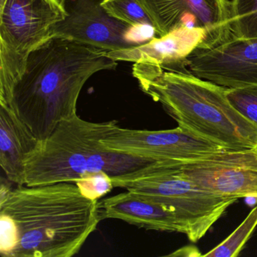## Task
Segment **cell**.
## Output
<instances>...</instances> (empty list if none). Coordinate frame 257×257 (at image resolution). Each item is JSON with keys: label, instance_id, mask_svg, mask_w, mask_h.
Segmentation results:
<instances>
[{"label": "cell", "instance_id": "9", "mask_svg": "<svg viewBox=\"0 0 257 257\" xmlns=\"http://www.w3.org/2000/svg\"><path fill=\"white\" fill-rule=\"evenodd\" d=\"M59 1L66 16L52 27L51 37L67 39L107 52L143 44L129 37L135 28L107 13L103 7L104 0Z\"/></svg>", "mask_w": 257, "mask_h": 257}, {"label": "cell", "instance_id": "11", "mask_svg": "<svg viewBox=\"0 0 257 257\" xmlns=\"http://www.w3.org/2000/svg\"><path fill=\"white\" fill-rule=\"evenodd\" d=\"M192 74L228 88H257V38H231L198 50L188 60Z\"/></svg>", "mask_w": 257, "mask_h": 257}, {"label": "cell", "instance_id": "3", "mask_svg": "<svg viewBox=\"0 0 257 257\" xmlns=\"http://www.w3.org/2000/svg\"><path fill=\"white\" fill-rule=\"evenodd\" d=\"M117 124L91 122L78 115L60 122L27 159L25 186L76 182L103 172L111 177L114 187H121L160 171L165 161L118 153L103 146L102 140Z\"/></svg>", "mask_w": 257, "mask_h": 257}, {"label": "cell", "instance_id": "10", "mask_svg": "<svg viewBox=\"0 0 257 257\" xmlns=\"http://www.w3.org/2000/svg\"><path fill=\"white\" fill-rule=\"evenodd\" d=\"M150 16L156 37L180 27L202 28L212 47L231 38V3L228 0H140ZM211 47V48H212Z\"/></svg>", "mask_w": 257, "mask_h": 257}, {"label": "cell", "instance_id": "2", "mask_svg": "<svg viewBox=\"0 0 257 257\" xmlns=\"http://www.w3.org/2000/svg\"><path fill=\"white\" fill-rule=\"evenodd\" d=\"M107 52L61 37L33 51L12 91L9 106L40 140L76 113L78 99L95 73L116 68Z\"/></svg>", "mask_w": 257, "mask_h": 257}, {"label": "cell", "instance_id": "13", "mask_svg": "<svg viewBox=\"0 0 257 257\" xmlns=\"http://www.w3.org/2000/svg\"><path fill=\"white\" fill-rule=\"evenodd\" d=\"M100 207L103 219H120L145 229L185 234L174 210L132 191L105 198Z\"/></svg>", "mask_w": 257, "mask_h": 257}, {"label": "cell", "instance_id": "16", "mask_svg": "<svg viewBox=\"0 0 257 257\" xmlns=\"http://www.w3.org/2000/svg\"><path fill=\"white\" fill-rule=\"evenodd\" d=\"M257 225V207H254L242 223L216 247L202 256L236 257L252 235Z\"/></svg>", "mask_w": 257, "mask_h": 257}, {"label": "cell", "instance_id": "4", "mask_svg": "<svg viewBox=\"0 0 257 257\" xmlns=\"http://www.w3.org/2000/svg\"><path fill=\"white\" fill-rule=\"evenodd\" d=\"M132 74L141 90L163 106L180 127L231 151L254 150L257 129L227 98V88L190 72L135 63Z\"/></svg>", "mask_w": 257, "mask_h": 257}, {"label": "cell", "instance_id": "8", "mask_svg": "<svg viewBox=\"0 0 257 257\" xmlns=\"http://www.w3.org/2000/svg\"><path fill=\"white\" fill-rule=\"evenodd\" d=\"M179 172L205 190L225 197L257 199L255 150L225 151L204 159L174 162Z\"/></svg>", "mask_w": 257, "mask_h": 257}, {"label": "cell", "instance_id": "14", "mask_svg": "<svg viewBox=\"0 0 257 257\" xmlns=\"http://www.w3.org/2000/svg\"><path fill=\"white\" fill-rule=\"evenodd\" d=\"M40 144L10 106L0 105V166L9 180L25 185V163Z\"/></svg>", "mask_w": 257, "mask_h": 257}, {"label": "cell", "instance_id": "19", "mask_svg": "<svg viewBox=\"0 0 257 257\" xmlns=\"http://www.w3.org/2000/svg\"><path fill=\"white\" fill-rule=\"evenodd\" d=\"M74 183L84 196L95 201L104 196L114 187L111 177L103 172L88 174Z\"/></svg>", "mask_w": 257, "mask_h": 257}, {"label": "cell", "instance_id": "15", "mask_svg": "<svg viewBox=\"0 0 257 257\" xmlns=\"http://www.w3.org/2000/svg\"><path fill=\"white\" fill-rule=\"evenodd\" d=\"M231 29L237 38H257V0H231Z\"/></svg>", "mask_w": 257, "mask_h": 257}, {"label": "cell", "instance_id": "21", "mask_svg": "<svg viewBox=\"0 0 257 257\" xmlns=\"http://www.w3.org/2000/svg\"><path fill=\"white\" fill-rule=\"evenodd\" d=\"M254 150H255V153H256V155H257V144H256V145H255V149H254Z\"/></svg>", "mask_w": 257, "mask_h": 257}, {"label": "cell", "instance_id": "1", "mask_svg": "<svg viewBox=\"0 0 257 257\" xmlns=\"http://www.w3.org/2000/svg\"><path fill=\"white\" fill-rule=\"evenodd\" d=\"M0 253L4 257H71L101 220L100 204L74 182L0 191Z\"/></svg>", "mask_w": 257, "mask_h": 257}, {"label": "cell", "instance_id": "7", "mask_svg": "<svg viewBox=\"0 0 257 257\" xmlns=\"http://www.w3.org/2000/svg\"><path fill=\"white\" fill-rule=\"evenodd\" d=\"M102 143L113 151L157 161L191 162L231 151L180 126L171 130L147 131L122 128L117 124Z\"/></svg>", "mask_w": 257, "mask_h": 257}, {"label": "cell", "instance_id": "5", "mask_svg": "<svg viewBox=\"0 0 257 257\" xmlns=\"http://www.w3.org/2000/svg\"><path fill=\"white\" fill-rule=\"evenodd\" d=\"M59 0H5L0 5V105L9 106L28 56L64 20Z\"/></svg>", "mask_w": 257, "mask_h": 257}, {"label": "cell", "instance_id": "20", "mask_svg": "<svg viewBox=\"0 0 257 257\" xmlns=\"http://www.w3.org/2000/svg\"><path fill=\"white\" fill-rule=\"evenodd\" d=\"M4 1H5V0H0V5H2L3 4H4Z\"/></svg>", "mask_w": 257, "mask_h": 257}, {"label": "cell", "instance_id": "6", "mask_svg": "<svg viewBox=\"0 0 257 257\" xmlns=\"http://www.w3.org/2000/svg\"><path fill=\"white\" fill-rule=\"evenodd\" d=\"M121 188L141 194L174 210L185 228V234L195 243L234 204L237 198L205 190L182 175L173 161H167L156 174L123 183Z\"/></svg>", "mask_w": 257, "mask_h": 257}, {"label": "cell", "instance_id": "18", "mask_svg": "<svg viewBox=\"0 0 257 257\" xmlns=\"http://www.w3.org/2000/svg\"><path fill=\"white\" fill-rule=\"evenodd\" d=\"M226 96L234 109L257 129V88H227Z\"/></svg>", "mask_w": 257, "mask_h": 257}, {"label": "cell", "instance_id": "12", "mask_svg": "<svg viewBox=\"0 0 257 257\" xmlns=\"http://www.w3.org/2000/svg\"><path fill=\"white\" fill-rule=\"evenodd\" d=\"M211 43L202 28L180 27L161 37H153L144 44L129 49L108 52L111 59L126 62L147 63L166 70H186L189 57L196 51L210 49Z\"/></svg>", "mask_w": 257, "mask_h": 257}, {"label": "cell", "instance_id": "17", "mask_svg": "<svg viewBox=\"0 0 257 257\" xmlns=\"http://www.w3.org/2000/svg\"><path fill=\"white\" fill-rule=\"evenodd\" d=\"M103 7L111 16L132 28H153V22L140 0H104Z\"/></svg>", "mask_w": 257, "mask_h": 257}]
</instances>
